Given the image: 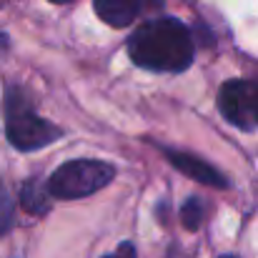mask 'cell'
I'll list each match as a JSON object with an SVG mask.
<instances>
[{"instance_id": "1", "label": "cell", "mask_w": 258, "mask_h": 258, "mask_svg": "<svg viewBox=\"0 0 258 258\" xmlns=\"http://www.w3.org/2000/svg\"><path fill=\"white\" fill-rule=\"evenodd\" d=\"M128 55L136 66L156 73H180L190 68L196 45L190 30L175 18H156L136 28L128 40Z\"/></svg>"}, {"instance_id": "2", "label": "cell", "mask_w": 258, "mask_h": 258, "mask_svg": "<svg viewBox=\"0 0 258 258\" xmlns=\"http://www.w3.org/2000/svg\"><path fill=\"white\" fill-rule=\"evenodd\" d=\"M5 133L18 151H38L60 138V128L40 118L20 88H10L5 100Z\"/></svg>"}, {"instance_id": "3", "label": "cell", "mask_w": 258, "mask_h": 258, "mask_svg": "<svg viewBox=\"0 0 258 258\" xmlns=\"http://www.w3.org/2000/svg\"><path fill=\"white\" fill-rule=\"evenodd\" d=\"M115 178V168L100 161H68L48 180V190L53 198L73 201V198H86L93 196L95 190L105 188Z\"/></svg>"}, {"instance_id": "4", "label": "cell", "mask_w": 258, "mask_h": 258, "mask_svg": "<svg viewBox=\"0 0 258 258\" xmlns=\"http://www.w3.org/2000/svg\"><path fill=\"white\" fill-rule=\"evenodd\" d=\"M218 108L228 123L236 128L251 131L256 128L253 118V83L251 81H228L221 88L218 95Z\"/></svg>"}, {"instance_id": "5", "label": "cell", "mask_w": 258, "mask_h": 258, "mask_svg": "<svg viewBox=\"0 0 258 258\" xmlns=\"http://www.w3.org/2000/svg\"><path fill=\"white\" fill-rule=\"evenodd\" d=\"M163 153H166V158H168V163L173 168H178L183 175L193 178L196 183H203L208 188H228L226 175L221 171H216L211 163H206L203 158L183 153V151H173V148H163Z\"/></svg>"}, {"instance_id": "6", "label": "cell", "mask_w": 258, "mask_h": 258, "mask_svg": "<svg viewBox=\"0 0 258 258\" xmlns=\"http://www.w3.org/2000/svg\"><path fill=\"white\" fill-rule=\"evenodd\" d=\"M98 18L113 28L131 25L143 10L161 8V0H93Z\"/></svg>"}, {"instance_id": "7", "label": "cell", "mask_w": 258, "mask_h": 258, "mask_svg": "<svg viewBox=\"0 0 258 258\" xmlns=\"http://www.w3.org/2000/svg\"><path fill=\"white\" fill-rule=\"evenodd\" d=\"M50 201H53V196H50L48 185H43L38 178H30V180L23 183V188H20V206L28 213L45 216L50 211Z\"/></svg>"}, {"instance_id": "8", "label": "cell", "mask_w": 258, "mask_h": 258, "mask_svg": "<svg viewBox=\"0 0 258 258\" xmlns=\"http://www.w3.org/2000/svg\"><path fill=\"white\" fill-rule=\"evenodd\" d=\"M13 223H15V206H13L8 188L0 180V236H5L13 228Z\"/></svg>"}, {"instance_id": "9", "label": "cell", "mask_w": 258, "mask_h": 258, "mask_svg": "<svg viewBox=\"0 0 258 258\" xmlns=\"http://www.w3.org/2000/svg\"><path fill=\"white\" fill-rule=\"evenodd\" d=\"M180 221L188 231H196L203 223V203L198 198H188L185 206L180 208Z\"/></svg>"}, {"instance_id": "10", "label": "cell", "mask_w": 258, "mask_h": 258, "mask_svg": "<svg viewBox=\"0 0 258 258\" xmlns=\"http://www.w3.org/2000/svg\"><path fill=\"white\" fill-rule=\"evenodd\" d=\"M115 258H136V248L131 246V243H120L118 246V251L113 253Z\"/></svg>"}, {"instance_id": "11", "label": "cell", "mask_w": 258, "mask_h": 258, "mask_svg": "<svg viewBox=\"0 0 258 258\" xmlns=\"http://www.w3.org/2000/svg\"><path fill=\"white\" fill-rule=\"evenodd\" d=\"M253 118L258 125V83H253Z\"/></svg>"}, {"instance_id": "12", "label": "cell", "mask_w": 258, "mask_h": 258, "mask_svg": "<svg viewBox=\"0 0 258 258\" xmlns=\"http://www.w3.org/2000/svg\"><path fill=\"white\" fill-rule=\"evenodd\" d=\"M50 3H71V0H50Z\"/></svg>"}, {"instance_id": "13", "label": "cell", "mask_w": 258, "mask_h": 258, "mask_svg": "<svg viewBox=\"0 0 258 258\" xmlns=\"http://www.w3.org/2000/svg\"><path fill=\"white\" fill-rule=\"evenodd\" d=\"M5 3H8V0H0V8H3V5H5Z\"/></svg>"}, {"instance_id": "14", "label": "cell", "mask_w": 258, "mask_h": 258, "mask_svg": "<svg viewBox=\"0 0 258 258\" xmlns=\"http://www.w3.org/2000/svg\"><path fill=\"white\" fill-rule=\"evenodd\" d=\"M221 258H236V256H221Z\"/></svg>"}, {"instance_id": "15", "label": "cell", "mask_w": 258, "mask_h": 258, "mask_svg": "<svg viewBox=\"0 0 258 258\" xmlns=\"http://www.w3.org/2000/svg\"><path fill=\"white\" fill-rule=\"evenodd\" d=\"M103 258H115V256H103Z\"/></svg>"}]
</instances>
